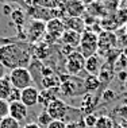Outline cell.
Listing matches in <instances>:
<instances>
[{
	"label": "cell",
	"mask_w": 127,
	"mask_h": 128,
	"mask_svg": "<svg viewBox=\"0 0 127 128\" xmlns=\"http://www.w3.org/2000/svg\"><path fill=\"white\" fill-rule=\"evenodd\" d=\"M31 60L33 55L30 43L16 42L0 46V62L6 69H10V72L19 68L27 69Z\"/></svg>",
	"instance_id": "1"
},
{
	"label": "cell",
	"mask_w": 127,
	"mask_h": 128,
	"mask_svg": "<svg viewBox=\"0 0 127 128\" xmlns=\"http://www.w3.org/2000/svg\"><path fill=\"white\" fill-rule=\"evenodd\" d=\"M29 115V108L26 105H23V102L16 101L10 104V117L15 119L16 122H23V120Z\"/></svg>",
	"instance_id": "12"
},
{
	"label": "cell",
	"mask_w": 127,
	"mask_h": 128,
	"mask_svg": "<svg viewBox=\"0 0 127 128\" xmlns=\"http://www.w3.org/2000/svg\"><path fill=\"white\" fill-rule=\"evenodd\" d=\"M34 4L46 10H56L60 6V2H56V0H34Z\"/></svg>",
	"instance_id": "24"
},
{
	"label": "cell",
	"mask_w": 127,
	"mask_h": 128,
	"mask_svg": "<svg viewBox=\"0 0 127 128\" xmlns=\"http://www.w3.org/2000/svg\"><path fill=\"white\" fill-rule=\"evenodd\" d=\"M126 72H127V66H126Z\"/></svg>",
	"instance_id": "39"
},
{
	"label": "cell",
	"mask_w": 127,
	"mask_h": 128,
	"mask_svg": "<svg viewBox=\"0 0 127 128\" xmlns=\"http://www.w3.org/2000/svg\"><path fill=\"white\" fill-rule=\"evenodd\" d=\"M78 51L83 54L84 58H89L92 55H96V53H97V34L92 32L89 30H85L81 34Z\"/></svg>",
	"instance_id": "3"
},
{
	"label": "cell",
	"mask_w": 127,
	"mask_h": 128,
	"mask_svg": "<svg viewBox=\"0 0 127 128\" xmlns=\"http://www.w3.org/2000/svg\"><path fill=\"white\" fill-rule=\"evenodd\" d=\"M6 77V68L3 66V64L0 62V78Z\"/></svg>",
	"instance_id": "36"
},
{
	"label": "cell",
	"mask_w": 127,
	"mask_h": 128,
	"mask_svg": "<svg viewBox=\"0 0 127 128\" xmlns=\"http://www.w3.org/2000/svg\"><path fill=\"white\" fill-rule=\"evenodd\" d=\"M20 92H22V90L12 88V89H11V93H10V96H8V98H7V101H8L10 104H11V102H16V101H20Z\"/></svg>",
	"instance_id": "30"
},
{
	"label": "cell",
	"mask_w": 127,
	"mask_h": 128,
	"mask_svg": "<svg viewBox=\"0 0 127 128\" xmlns=\"http://www.w3.org/2000/svg\"><path fill=\"white\" fill-rule=\"evenodd\" d=\"M116 47V35L111 31H101L97 35V51L101 55H107Z\"/></svg>",
	"instance_id": "6"
},
{
	"label": "cell",
	"mask_w": 127,
	"mask_h": 128,
	"mask_svg": "<svg viewBox=\"0 0 127 128\" xmlns=\"http://www.w3.org/2000/svg\"><path fill=\"white\" fill-rule=\"evenodd\" d=\"M124 28H126V34H127V26H126V27H124Z\"/></svg>",
	"instance_id": "38"
},
{
	"label": "cell",
	"mask_w": 127,
	"mask_h": 128,
	"mask_svg": "<svg viewBox=\"0 0 127 128\" xmlns=\"http://www.w3.org/2000/svg\"><path fill=\"white\" fill-rule=\"evenodd\" d=\"M96 106V100H95V96L92 93H87V94L83 96V100H81V110L87 115H91L92 110L95 109Z\"/></svg>",
	"instance_id": "18"
},
{
	"label": "cell",
	"mask_w": 127,
	"mask_h": 128,
	"mask_svg": "<svg viewBox=\"0 0 127 128\" xmlns=\"http://www.w3.org/2000/svg\"><path fill=\"white\" fill-rule=\"evenodd\" d=\"M11 82H10L8 77H3L0 78V100H7L10 96V93H11Z\"/></svg>",
	"instance_id": "21"
},
{
	"label": "cell",
	"mask_w": 127,
	"mask_h": 128,
	"mask_svg": "<svg viewBox=\"0 0 127 128\" xmlns=\"http://www.w3.org/2000/svg\"><path fill=\"white\" fill-rule=\"evenodd\" d=\"M47 128H66V123L62 120H53Z\"/></svg>",
	"instance_id": "31"
},
{
	"label": "cell",
	"mask_w": 127,
	"mask_h": 128,
	"mask_svg": "<svg viewBox=\"0 0 127 128\" xmlns=\"http://www.w3.org/2000/svg\"><path fill=\"white\" fill-rule=\"evenodd\" d=\"M61 42L64 43V46H69L72 49H76L80 46V40H81V34L74 32L70 30H65V32L61 36Z\"/></svg>",
	"instance_id": "14"
},
{
	"label": "cell",
	"mask_w": 127,
	"mask_h": 128,
	"mask_svg": "<svg viewBox=\"0 0 127 128\" xmlns=\"http://www.w3.org/2000/svg\"><path fill=\"white\" fill-rule=\"evenodd\" d=\"M118 78L120 80V81L124 82L126 80H127V72L126 70H123V72H119V74H118Z\"/></svg>",
	"instance_id": "34"
},
{
	"label": "cell",
	"mask_w": 127,
	"mask_h": 128,
	"mask_svg": "<svg viewBox=\"0 0 127 128\" xmlns=\"http://www.w3.org/2000/svg\"><path fill=\"white\" fill-rule=\"evenodd\" d=\"M123 84H124V86H126V88H127V80H126L124 82H123Z\"/></svg>",
	"instance_id": "37"
},
{
	"label": "cell",
	"mask_w": 127,
	"mask_h": 128,
	"mask_svg": "<svg viewBox=\"0 0 127 128\" xmlns=\"http://www.w3.org/2000/svg\"><path fill=\"white\" fill-rule=\"evenodd\" d=\"M0 128H22L19 122H16L12 117H6V119L0 120Z\"/></svg>",
	"instance_id": "27"
},
{
	"label": "cell",
	"mask_w": 127,
	"mask_h": 128,
	"mask_svg": "<svg viewBox=\"0 0 127 128\" xmlns=\"http://www.w3.org/2000/svg\"><path fill=\"white\" fill-rule=\"evenodd\" d=\"M51 122H53V119L49 116V113L46 112V109L42 110L38 115V119H37V124H38L41 128H47Z\"/></svg>",
	"instance_id": "23"
},
{
	"label": "cell",
	"mask_w": 127,
	"mask_h": 128,
	"mask_svg": "<svg viewBox=\"0 0 127 128\" xmlns=\"http://www.w3.org/2000/svg\"><path fill=\"white\" fill-rule=\"evenodd\" d=\"M62 10L66 18H83L85 14V3L70 0V2H61Z\"/></svg>",
	"instance_id": "8"
},
{
	"label": "cell",
	"mask_w": 127,
	"mask_h": 128,
	"mask_svg": "<svg viewBox=\"0 0 127 128\" xmlns=\"http://www.w3.org/2000/svg\"><path fill=\"white\" fill-rule=\"evenodd\" d=\"M66 27H65V23H64V19H60V18H53L50 19L49 22H46V34L54 39L60 40L62 34L65 32Z\"/></svg>",
	"instance_id": "10"
},
{
	"label": "cell",
	"mask_w": 127,
	"mask_h": 128,
	"mask_svg": "<svg viewBox=\"0 0 127 128\" xmlns=\"http://www.w3.org/2000/svg\"><path fill=\"white\" fill-rule=\"evenodd\" d=\"M115 98V93L111 90V89H105L104 92H103V100L104 101H111V100Z\"/></svg>",
	"instance_id": "32"
},
{
	"label": "cell",
	"mask_w": 127,
	"mask_h": 128,
	"mask_svg": "<svg viewBox=\"0 0 127 128\" xmlns=\"http://www.w3.org/2000/svg\"><path fill=\"white\" fill-rule=\"evenodd\" d=\"M60 93V88H53V89H43L39 92V98L38 104L43 106H47L51 101L57 98V94Z\"/></svg>",
	"instance_id": "16"
},
{
	"label": "cell",
	"mask_w": 127,
	"mask_h": 128,
	"mask_svg": "<svg viewBox=\"0 0 127 128\" xmlns=\"http://www.w3.org/2000/svg\"><path fill=\"white\" fill-rule=\"evenodd\" d=\"M10 116V102L7 100H0V120Z\"/></svg>",
	"instance_id": "28"
},
{
	"label": "cell",
	"mask_w": 127,
	"mask_h": 128,
	"mask_svg": "<svg viewBox=\"0 0 127 128\" xmlns=\"http://www.w3.org/2000/svg\"><path fill=\"white\" fill-rule=\"evenodd\" d=\"M115 35H116V47L126 49V47H127V34H126V28L118 30V32H115Z\"/></svg>",
	"instance_id": "25"
},
{
	"label": "cell",
	"mask_w": 127,
	"mask_h": 128,
	"mask_svg": "<svg viewBox=\"0 0 127 128\" xmlns=\"http://www.w3.org/2000/svg\"><path fill=\"white\" fill-rule=\"evenodd\" d=\"M84 90L85 92H95V90H97L99 89V86H100V80H99L97 76H87L84 80Z\"/></svg>",
	"instance_id": "20"
},
{
	"label": "cell",
	"mask_w": 127,
	"mask_h": 128,
	"mask_svg": "<svg viewBox=\"0 0 127 128\" xmlns=\"http://www.w3.org/2000/svg\"><path fill=\"white\" fill-rule=\"evenodd\" d=\"M49 44H46L45 42H39V43H35V44H31V55L35 57V60L38 61H42L45 58L49 57Z\"/></svg>",
	"instance_id": "17"
},
{
	"label": "cell",
	"mask_w": 127,
	"mask_h": 128,
	"mask_svg": "<svg viewBox=\"0 0 127 128\" xmlns=\"http://www.w3.org/2000/svg\"><path fill=\"white\" fill-rule=\"evenodd\" d=\"M83 122H84V126L87 127V128H93L96 122H97V116H96L95 113H91V115L84 116Z\"/></svg>",
	"instance_id": "29"
},
{
	"label": "cell",
	"mask_w": 127,
	"mask_h": 128,
	"mask_svg": "<svg viewBox=\"0 0 127 128\" xmlns=\"http://www.w3.org/2000/svg\"><path fill=\"white\" fill-rule=\"evenodd\" d=\"M11 82V86L19 90L33 86V76L30 73L29 69L26 68H19V69H14L10 72V74L7 76Z\"/></svg>",
	"instance_id": "2"
},
{
	"label": "cell",
	"mask_w": 127,
	"mask_h": 128,
	"mask_svg": "<svg viewBox=\"0 0 127 128\" xmlns=\"http://www.w3.org/2000/svg\"><path fill=\"white\" fill-rule=\"evenodd\" d=\"M84 70L87 72L89 76H99L101 70V61L97 55H92L89 58H85V65Z\"/></svg>",
	"instance_id": "13"
},
{
	"label": "cell",
	"mask_w": 127,
	"mask_h": 128,
	"mask_svg": "<svg viewBox=\"0 0 127 128\" xmlns=\"http://www.w3.org/2000/svg\"><path fill=\"white\" fill-rule=\"evenodd\" d=\"M38 98H39V90L35 86H29V88L23 89L20 92V102H23V105H26L27 108L37 105Z\"/></svg>",
	"instance_id": "11"
},
{
	"label": "cell",
	"mask_w": 127,
	"mask_h": 128,
	"mask_svg": "<svg viewBox=\"0 0 127 128\" xmlns=\"http://www.w3.org/2000/svg\"><path fill=\"white\" fill-rule=\"evenodd\" d=\"M78 86H84V81L81 80H76V77H69L68 80L61 82L60 85V92L62 93L64 96H68V97H73V96L78 94L80 89Z\"/></svg>",
	"instance_id": "9"
},
{
	"label": "cell",
	"mask_w": 127,
	"mask_h": 128,
	"mask_svg": "<svg viewBox=\"0 0 127 128\" xmlns=\"http://www.w3.org/2000/svg\"><path fill=\"white\" fill-rule=\"evenodd\" d=\"M22 128H41V127H39L37 123H27V124H25Z\"/></svg>",
	"instance_id": "35"
},
{
	"label": "cell",
	"mask_w": 127,
	"mask_h": 128,
	"mask_svg": "<svg viewBox=\"0 0 127 128\" xmlns=\"http://www.w3.org/2000/svg\"><path fill=\"white\" fill-rule=\"evenodd\" d=\"M64 23H65L66 30L74 31V32H78V34H83L87 30L84 18H65Z\"/></svg>",
	"instance_id": "15"
},
{
	"label": "cell",
	"mask_w": 127,
	"mask_h": 128,
	"mask_svg": "<svg viewBox=\"0 0 127 128\" xmlns=\"http://www.w3.org/2000/svg\"><path fill=\"white\" fill-rule=\"evenodd\" d=\"M61 81H60V76H49V77H43L42 78V86L43 89H53V88H60Z\"/></svg>",
	"instance_id": "22"
},
{
	"label": "cell",
	"mask_w": 127,
	"mask_h": 128,
	"mask_svg": "<svg viewBox=\"0 0 127 128\" xmlns=\"http://www.w3.org/2000/svg\"><path fill=\"white\" fill-rule=\"evenodd\" d=\"M70 106L68 105L64 100L61 98H56L54 101H51L49 105L46 106V112L49 113V116L53 120H65V117L68 116Z\"/></svg>",
	"instance_id": "7"
},
{
	"label": "cell",
	"mask_w": 127,
	"mask_h": 128,
	"mask_svg": "<svg viewBox=\"0 0 127 128\" xmlns=\"http://www.w3.org/2000/svg\"><path fill=\"white\" fill-rule=\"evenodd\" d=\"M93 128H114V122L108 116H99Z\"/></svg>",
	"instance_id": "26"
},
{
	"label": "cell",
	"mask_w": 127,
	"mask_h": 128,
	"mask_svg": "<svg viewBox=\"0 0 127 128\" xmlns=\"http://www.w3.org/2000/svg\"><path fill=\"white\" fill-rule=\"evenodd\" d=\"M12 4H4L3 6V14H4L6 16H11L12 14Z\"/></svg>",
	"instance_id": "33"
},
{
	"label": "cell",
	"mask_w": 127,
	"mask_h": 128,
	"mask_svg": "<svg viewBox=\"0 0 127 128\" xmlns=\"http://www.w3.org/2000/svg\"><path fill=\"white\" fill-rule=\"evenodd\" d=\"M11 20H12V24L16 27L18 32H20V31H22V28L25 27V20H26L23 10H20V8L14 10L12 14H11Z\"/></svg>",
	"instance_id": "19"
},
{
	"label": "cell",
	"mask_w": 127,
	"mask_h": 128,
	"mask_svg": "<svg viewBox=\"0 0 127 128\" xmlns=\"http://www.w3.org/2000/svg\"><path fill=\"white\" fill-rule=\"evenodd\" d=\"M84 65H85V58L83 57V54L80 51L74 50L73 53H70L66 57V62H65V69H66L68 76L76 77L77 74H80L84 70Z\"/></svg>",
	"instance_id": "4"
},
{
	"label": "cell",
	"mask_w": 127,
	"mask_h": 128,
	"mask_svg": "<svg viewBox=\"0 0 127 128\" xmlns=\"http://www.w3.org/2000/svg\"><path fill=\"white\" fill-rule=\"evenodd\" d=\"M27 40L30 44H35L43 40L46 35V23L41 20H30L29 28H27Z\"/></svg>",
	"instance_id": "5"
}]
</instances>
